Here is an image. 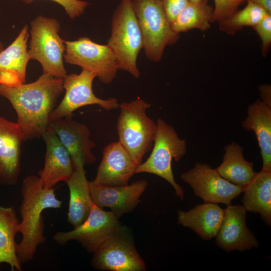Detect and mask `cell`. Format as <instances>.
<instances>
[{
  "mask_svg": "<svg viewBox=\"0 0 271 271\" xmlns=\"http://www.w3.org/2000/svg\"><path fill=\"white\" fill-rule=\"evenodd\" d=\"M267 14L258 6L247 2L246 6L237 10L224 20L218 23L220 30L228 35H234L246 26H255Z\"/></svg>",
  "mask_w": 271,
  "mask_h": 271,
  "instance_id": "obj_27",
  "label": "cell"
},
{
  "mask_svg": "<svg viewBox=\"0 0 271 271\" xmlns=\"http://www.w3.org/2000/svg\"><path fill=\"white\" fill-rule=\"evenodd\" d=\"M246 211L243 205L227 206L216 236L217 245L226 251H243L257 247L258 242L246 224Z\"/></svg>",
  "mask_w": 271,
  "mask_h": 271,
  "instance_id": "obj_16",
  "label": "cell"
},
{
  "mask_svg": "<svg viewBox=\"0 0 271 271\" xmlns=\"http://www.w3.org/2000/svg\"><path fill=\"white\" fill-rule=\"evenodd\" d=\"M243 148L235 142L224 147L222 163L215 169L219 175L230 183L244 188L254 177L253 164L243 156Z\"/></svg>",
  "mask_w": 271,
  "mask_h": 271,
  "instance_id": "obj_24",
  "label": "cell"
},
{
  "mask_svg": "<svg viewBox=\"0 0 271 271\" xmlns=\"http://www.w3.org/2000/svg\"><path fill=\"white\" fill-rule=\"evenodd\" d=\"M224 210L216 203L205 202L188 211L178 210V224L189 227L204 240L217 235L224 217Z\"/></svg>",
  "mask_w": 271,
  "mask_h": 271,
  "instance_id": "obj_20",
  "label": "cell"
},
{
  "mask_svg": "<svg viewBox=\"0 0 271 271\" xmlns=\"http://www.w3.org/2000/svg\"><path fill=\"white\" fill-rule=\"evenodd\" d=\"M152 152L147 160L138 166L136 173L158 176L169 182L182 200L184 192L175 181L172 168L173 159L178 162L186 152V140L179 138L173 126L159 118Z\"/></svg>",
  "mask_w": 271,
  "mask_h": 271,
  "instance_id": "obj_7",
  "label": "cell"
},
{
  "mask_svg": "<svg viewBox=\"0 0 271 271\" xmlns=\"http://www.w3.org/2000/svg\"><path fill=\"white\" fill-rule=\"evenodd\" d=\"M64 91L63 79L42 74L35 81L15 86L0 84V95L15 110L24 141L42 137L50 116Z\"/></svg>",
  "mask_w": 271,
  "mask_h": 271,
  "instance_id": "obj_1",
  "label": "cell"
},
{
  "mask_svg": "<svg viewBox=\"0 0 271 271\" xmlns=\"http://www.w3.org/2000/svg\"><path fill=\"white\" fill-rule=\"evenodd\" d=\"M93 253L91 264L98 270H146L145 263L136 248L131 233L122 225Z\"/></svg>",
  "mask_w": 271,
  "mask_h": 271,
  "instance_id": "obj_9",
  "label": "cell"
},
{
  "mask_svg": "<svg viewBox=\"0 0 271 271\" xmlns=\"http://www.w3.org/2000/svg\"><path fill=\"white\" fill-rule=\"evenodd\" d=\"M121 226L118 219L111 211H105L93 203L84 222L69 231L56 233L53 239L61 245H64L69 241L76 240L88 252H93Z\"/></svg>",
  "mask_w": 271,
  "mask_h": 271,
  "instance_id": "obj_11",
  "label": "cell"
},
{
  "mask_svg": "<svg viewBox=\"0 0 271 271\" xmlns=\"http://www.w3.org/2000/svg\"><path fill=\"white\" fill-rule=\"evenodd\" d=\"M261 100L271 107V87L269 84L261 85L259 87Z\"/></svg>",
  "mask_w": 271,
  "mask_h": 271,
  "instance_id": "obj_32",
  "label": "cell"
},
{
  "mask_svg": "<svg viewBox=\"0 0 271 271\" xmlns=\"http://www.w3.org/2000/svg\"><path fill=\"white\" fill-rule=\"evenodd\" d=\"M148 186L146 180L131 184L118 186L99 185L89 181V188L93 203L97 207H107L119 219L123 214L132 212L140 202V198Z\"/></svg>",
  "mask_w": 271,
  "mask_h": 271,
  "instance_id": "obj_14",
  "label": "cell"
},
{
  "mask_svg": "<svg viewBox=\"0 0 271 271\" xmlns=\"http://www.w3.org/2000/svg\"><path fill=\"white\" fill-rule=\"evenodd\" d=\"M253 28L261 41V52L265 56L271 45V14H267Z\"/></svg>",
  "mask_w": 271,
  "mask_h": 271,
  "instance_id": "obj_29",
  "label": "cell"
},
{
  "mask_svg": "<svg viewBox=\"0 0 271 271\" xmlns=\"http://www.w3.org/2000/svg\"><path fill=\"white\" fill-rule=\"evenodd\" d=\"M245 0H214L213 22L219 23L238 10Z\"/></svg>",
  "mask_w": 271,
  "mask_h": 271,
  "instance_id": "obj_28",
  "label": "cell"
},
{
  "mask_svg": "<svg viewBox=\"0 0 271 271\" xmlns=\"http://www.w3.org/2000/svg\"><path fill=\"white\" fill-rule=\"evenodd\" d=\"M24 134L17 122L0 116V184L15 185L19 178Z\"/></svg>",
  "mask_w": 271,
  "mask_h": 271,
  "instance_id": "obj_15",
  "label": "cell"
},
{
  "mask_svg": "<svg viewBox=\"0 0 271 271\" xmlns=\"http://www.w3.org/2000/svg\"><path fill=\"white\" fill-rule=\"evenodd\" d=\"M243 206L246 211L259 213L268 226L271 225V172L262 169L256 173L244 187Z\"/></svg>",
  "mask_w": 271,
  "mask_h": 271,
  "instance_id": "obj_23",
  "label": "cell"
},
{
  "mask_svg": "<svg viewBox=\"0 0 271 271\" xmlns=\"http://www.w3.org/2000/svg\"><path fill=\"white\" fill-rule=\"evenodd\" d=\"M28 26L22 29L15 40L0 52V84L15 86L25 83L28 63L31 60L27 41Z\"/></svg>",
  "mask_w": 271,
  "mask_h": 271,
  "instance_id": "obj_19",
  "label": "cell"
},
{
  "mask_svg": "<svg viewBox=\"0 0 271 271\" xmlns=\"http://www.w3.org/2000/svg\"><path fill=\"white\" fill-rule=\"evenodd\" d=\"M213 10L207 0L189 2L171 23V28L179 34L192 29L206 31L213 22Z\"/></svg>",
  "mask_w": 271,
  "mask_h": 271,
  "instance_id": "obj_26",
  "label": "cell"
},
{
  "mask_svg": "<svg viewBox=\"0 0 271 271\" xmlns=\"http://www.w3.org/2000/svg\"><path fill=\"white\" fill-rule=\"evenodd\" d=\"M151 104L141 98L119 103L117 122L118 142L139 166L153 146L156 123L147 114Z\"/></svg>",
  "mask_w": 271,
  "mask_h": 271,
  "instance_id": "obj_4",
  "label": "cell"
},
{
  "mask_svg": "<svg viewBox=\"0 0 271 271\" xmlns=\"http://www.w3.org/2000/svg\"><path fill=\"white\" fill-rule=\"evenodd\" d=\"M21 194L20 211L22 220L18 229L22 238L17 244L16 253L22 264L32 260L37 247L46 241L43 211L60 208L62 202L57 198L54 188H44L39 177L34 175L28 176L24 179Z\"/></svg>",
  "mask_w": 271,
  "mask_h": 271,
  "instance_id": "obj_2",
  "label": "cell"
},
{
  "mask_svg": "<svg viewBox=\"0 0 271 271\" xmlns=\"http://www.w3.org/2000/svg\"><path fill=\"white\" fill-rule=\"evenodd\" d=\"M166 15L171 23L188 4V0H161Z\"/></svg>",
  "mask_w": 271,
  "mask_h": 271,
  "instance_id": "obj_31",
  "label": "cell"
},
{
  "mask_svg": "<svg viewBox=\"0 0 271 271\" xmlns=\"http://www.w3.org/2000/svg\"><path fill=\"white\" fill-rule=\"evenodd\" d=\"M96 75L83 70L79 74L72 73L63 79L65 94L50 116V122L72 116L73 112L83 106L97 105L109 111L119 108V103L114 97L103 99L93 93L92 84Z\"/></svg>",
  "mask_w": 271,
  "mask_h": 271,
  "instance_id": "obj_10",
  "label": "cell"
},
{
  "mask_svg": "<svg viewBox=\"0 0 271 271\" xmlns=\"http://www.w3.org/2000/svg\"><path fill=\"white\" fill-rule=\"evenodd\" d=\"M30 59L41 64L43 74L64 79L67 75L63 59L64 40L59 36V22L55 19L39 15L30 23Z\"/></svg>",
  "mask_w": 271,
  "mask_h": 271,
  "instance_id": "obj_6",
  "label": "cell"
},
{
  "mask_svg": "<svg viewBox=\"0 0 271 271\" xmlns=\"http://www.w3.org/2000/svg\"><path fill=\"white\" fill-rule=\"evenodd\" d=\"M181 178L205 202L221 203L228 206L244 188L228 181L215 169L206 164L196 163L193 168L182 173Z\"/></svg>",
  "mask_w": 271,
  "mask_h": 271,
  "instance_id": "obj_12",
  "label": "cell"
},
{
  "mask_svg": "<svg viewBox=\"0 0 271 271\" xmlns=\"http://www.w3.org/2000/svg\"><path fill=\"white\" fill-rule=\"evenodd\" d=\"M65 61L94 73L103 83L108 84L115 78L118 68L115 57L107 44L96 43L88 37L64 41Z\"/></svg>",
  "mask_w": 271,
  "mask_h": 271,
  "instance_id": "obj_8",
  "label": "cell"
},
{
  "mask_svg": "<svg viewBox=\"0 0 271 271\" xmlns=\"http://www.w3.org/2000/svg\"><path fill=\"white\" fill-rule=\"evenodd\" d=\"M241 125L245 130L255 133L262 159V169L271 172V107L256 99L248 107Z\"/></svg>",
  "mask_w": 271,
  "mask_h": 271,
  "instance_id": "obj_21",
  "label": "cell"
},
{
  "mask_svg": "<svg viewBox=\"0 0 271 271\" xmlns=\"http://www.w3.org/2000/svg\"><path fill=\"white\" fill-rule=\"evenodd\" d=\"M20 221L12 207L0 206V264L7 263L12 271H22L16 253L15 238Z\"/></svg>",
  "mask_w": 271,
  "mask_h": 271,
  "instance_id": "obj_25",
  "label": "cell"
},
{
  "mask_svg": "<svg viewBox=\"0 0 271 271\" xmlns=\"http://www.w3.org/2000/svg\"><path fill=\"white\" fill-rule=\"evenodd\" d=\"M252 3L263 9L266 13L271 14V0H245Z\"/></svg>",
  "mask_w": 271,
  "mask_h": 271,
  "instance_id": "obj_33",
  "label": "cell"
},
{
  "mask_svg": "<svg viewBox=\"0 0 271 271\" xmlns=\"http://www.w3.org/2000/svg\"><path fill=\"white\" fill-rule=\"evenodd\" d=\"M138 167L118 141L112 142L103 149L93 181L106 186L125 185L136 173Z\"/></svg>",
  "mask_w": 271,
  "mask_h": 271,
  "instance_id": "obj_17",
  "label": "cell"
},
{
  "mask_svg": "<svg viewBox=\"0 0 271 271\" xmlns=\"http://www.w3.org/2000/svg\"><path fill=\"white\" fill-rule=\"evenodd\" d=\"M4 49V46L3 43L0 40V52Z\"/></svg>",
  "mask_w": 271,
  "mask_h": 271,
  "instance_id": "obj_35",
  "label": "cell"
},
{
  "mask_svg": "<svg viewBox=\"0 0 271 271\" xmlns=\"http://www.w3.org/2000/svg\"><path fill=\"white\" fill-rule=\"evenodd\" d=\"M66 183L69 190L67 221L76 228L87 218L93 205L84 167L75 169Z\"/></svg>",
  "mask_w": 271,
  "mask_h": 271,
  "instance_id": "obj_22",
  "label": "cell"
},
{
  "mask_svg": "<svg viewBox=\"0 0 271 271\" xmlns=\"http://www.w3.org/2000/svg\"><path fill=\"white\" fill-rule=\"evenodd\" d=\"M201 1L202 0H188L189 2L191 3H197Z\"/></svg>",
  "mask_w": 271,
  "mask_h": 271,
  "instance_id": "obj_34",
  "label": "cell"
},
{
  "mask_svg": "<svg viewBox=\"0 0 271 271\" xmlns=\"http://www.w3.org/2000/svg\"><path fill=\"white\" fill-rule=\"evenodd\" d=\"M46 145L45 163L39 172L43 186L53 188L58 183L66 182L72 175L74 169L69 153L51 129L42 136Z\"/></svg>",
  "mask_w": 271,
  "mask_h": 271,
  "instance_id": "obj_18",
  "label": "cell"
},
{
  "mask_svg": "<svg viewBox=\"0 0 271 271\" xmlns=\"http://www.w3.org/2000/svg\"><path fill=\"white\" fill-rule=\"evenodd\" d=\"M26 4H29L35 0H22ZM62 6L66 14L71 19L80 17L89 6V3L82 0H51Z\"/></svg>",
  "mask_w": 271,
  "mask_h": 271,
  "instance_id": "obj_30",
  "label": "cell"
},
{
  "mask_svg": "<svg viewBox=\"0 0 271 271\" xmlns=\"http://www.w3.org/2000/svg\"><path fill=\"white\" fill-rule=\"evenodd\" d=\"M148 59L158 62L167 46L175 43L179 34L174 32L161 0H131Z\"/></svg>",
  "mask_w": 271,
  "mask_h": 271,
  "instance_id": "obj_5",
  "label": "cell"
},
{
  "mask_svg": "<svg viewBox=\"0 0 271 271\" xmlns=\"http://www.w3.org/2000/svg\"><path fill=\"white\" fill-rule=\"evenodd\" d=\"M108 46L113 52L118 70L136 78L141 75L137 65L143 49V39L131 0H120L113 14Z\"/></svg>",
  "mask_w": 271,
  "mask_h": 271,
  "instance_id": "obj_3",
  "label": "cell"
},
{
  "mask_svg": "<svg viewBox=\"0 0 271 271\" xmlns=\"http://www.w3.org/2000/svg\"><path fill=\"white\" fill-rule=\"evenodd\" d=\"M48 128L54 131L68 151L74 169L96 161L92 151L95 144L90 139V130L85 124L71 116L50 121Z\"/></svg>",
  "mask_w": 271,
  "mask_h": 271,
  "instance_id": "obj_13",
  "label": "cell"
}]
</instances>
